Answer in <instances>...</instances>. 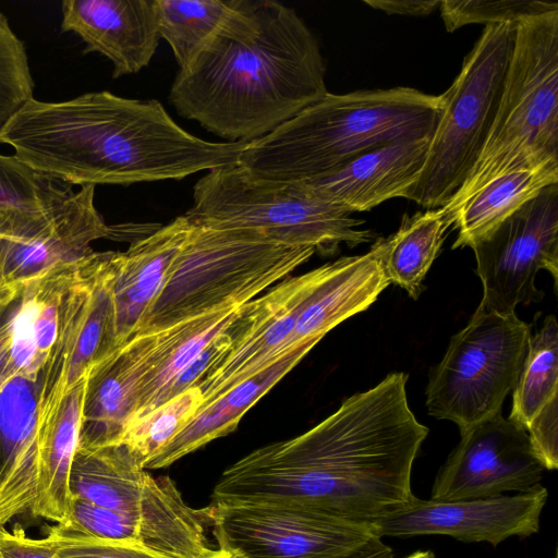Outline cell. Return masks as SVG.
Segmentation results:
<instances>
[{
	"label": "cell",
	"instance_id": "f35d334b",
	"mask_svg": "<svg viewBox=\"0 0 558 558\" xmlns=\"http://www.w3.org/2000/svg\"><path fill=\"white\" fill-rule=\"evenodd\" d=\"M21 289L11 282L4 270L3 251L0 243V318L8 313L20 295Z\"/></svg>",
	"mask_w": 558,
	"mask_h": 558
},
{
	"label": "cell",
	"instance_id": "e575fe53",
	"mask_svg": "<svg viewBox=\"0 0 558 558\" xmlns=\"http://www.w3.org/2000/svg\"><path fill=\"white\" fill-rule=\"evenodd\" d=\"M62 524L95 537L154 546L151 532L138 521L74 496L70 497L68 519Z\"/></svg>",
	"mask_w": 558,
	"mask_h": 558
},
{
	"label": "cell",
	"instance_id": "5b68a950",
	"mask_svg": "<svg viewBox=\"0 0 558 558\" xmlns=\"http://www.w3.org/2000/svg\"><path fill=\"white\" fill-rule=\"evenodd\" d=\"M193 222V221H192ZM254 229H193L136 336L239 307L288 277L315 253Z\"/></svg>",
	"mask_w": 558,
	"mask_h": 558
},
{
	"label": "cell",
	"instance_id": "277c9868",
	"mask_svg": "<svg viewBox=\"0 0 558 558\" xmlns=\"http://www.w3.org/2000/svg\"><path fill=\"white\" fill-rule=\"evenodd\" d=\"M441 109V95L411 87L328 93L248 142L236 165L259 180L312 182L387 145L432 137Z\"/></svg>",
	"mask_w": 558,
	"mask_h": 558
},
{
	"label": "cell",
	"instance_id": "1f68e13d",
	"mask_svg": "<svg viewBox=\"0 0 558 558\" xmlns=\"http://www.w3.org/2000/svg\"><path fill=\"white\" fill-rule=\"evenodd\" d=\"M71 191V185L37 173L14 155L0 154V219L43 213Z\"/></svg>",
	"mask_w": 558,
	"mask_h": 558
},
{
	"label": "cell",
	"instance_id": "cb8c5ba5",
	"mask_svg": "<svg viewBox=\"0 0 558 558\" xmlns=\"http://www.w3.org/2000/svg\"><path fill=\"white\" fill-rule=\"evenodd\" d=\"M256 7L257 0H155L158 34L185 72L217 39L252 36Z\"/></svg>",
	"mask_w": 558,
	"mask_h": 558
},
{
	"label": "cell",
	"instance_id": "52a82bcc",
	"mask_svg": "<svg viewBox=\"0 0 558 558\" xmlns=\"http://www.w3.org/2000/svg\"><path fill=\"white\" fill-rule=\"evenodd\" d=\"M184 215L201 226L260 230L323 255L333 254L341 243L354 247L376 240L374 231L361 228L364 220L320 199L307 184L255 179L238 165L202 177Z\"/></svg>",
	"mask_w": 558,
	"mask_h": 558
},
{
	"label": "cell",
	"instance_id": "603a6c76",
	"mask_svg": "<svg viewBox=\"0 0 558 558\" xmlns=\"http://www.w3.org/2000/svg\"><path fill=\"white\" fill-rule=\"evenodd\" d=\"M239 308L206 314L160 331L142 335L145 337L143 377L136 410L130 424L173 398L174 389L190 365L228 328Z\"/></svg>",
	"mask_w": 558,
	"mask_h": 558
},
{
	"label": "cell",
	"instance_id": "d6a6232c",
	"mask_svg": "<svg viewBox=\"0 0 558 558\" xmlns=\"http://www.w3.org/2000/svg\"><path fill=\"white\" fill-rule=\"evenodd\" d=\"M558 10L557 2L534 0H442L439 11L448 32L468 24H518L529 17Z\"/></svg>",
	"mask_w": 558,
	"mask_h": 558
},
{
	"label": "cell",
	"instance_id": "83f0119b",
	"mask_svg": "<svg viewBox=\"0 0 558 558\" xmlns=\"http://www.w3.org/2000/svg\"><path fill=\"white\" fill-rule=\"evenodd\" d=\"M558 183V163L515 170L492 179L458 209L452 248L473 246L546 186Z\"/></svg>",
	"mask_w": 558,
	"mask_h": 558
},
{
	"label": "cell",
	"instance_id": "d590c367",
	"mask_svg": "<svg viewBox=\"0 0 558 558\" xmlns=\"http://www.w3.org/2000/svg\"><path fill=\"white\" fill-rule=\"evenodd\" d=\"M532 449L545 470L558 468V395L532 418L526 428Z\"/></svg>",
	"mask_w": 558,
	"mask_h": 558
},
{
	"label": "cell",
	"instance_id": "f6af8a7d",
	"mask_svg": "<svg viewBox=\"0 0 558 558\" xmlns=\"http://www.w3.org/2000/svg\"><path fill=\"white\" fill-rule=\"evenodd\" d=\"M2 386H3V385H1V384H0V389H1V387H2Z\"/></svg>",
	"mask_w": 558,
	"mask_h": 558
},
{
	"label": "cell",
	"instance_id": "7bdbcfd3",
	"mask_svg": "<svg viewBox=\"0 0 558 558\" xmlns=\"http://www.w3.org/2000/svg\"><path fill=\"white\" fill-rule=\"evenodd\" d=\"M405 558H434V554L429 550L415 551Z\"/></svg>",
	"mask_w": 558,
	"mask_h": 558
},
{
	"label": "cell",
	"instance_id": "f546056e",
	"mask_svg": "<svg viewBox=\"0 0 558 558\" xmlns=\"http://www.w3.org/2000/svg\"><path fill=\"white\" fill-rule=\"evenodd\" d=\"M557 395L558 325L555 316L549 315L529 338L508 420L526 432L532 418Z\"/></svg>",
	"mask_w": 558,
	"mask_h": 558
},
{
	"label": "cell",
	"instance_id": "74e56055",
	"mask_svg": "<svg viewBox=\"0 0 558 558\" xmlns=\"http://www.w3.org/2000/svg\"><path fill=\"white\" fill-rule=\"evenodd\" d=\"M364 3L387 14L424 16L439 9L440 0H365Z\"/></svg>",
	"mask_w": 558,
	"mask_h": 558
},
{
	"label": "cell",
	"instance_id": "9c48e42d",
	"mask_svg": "<svg viewBox=\"0 0 558 558\" xmlns=\"http://www.w3.org/2000/svg\"><path fill=\"white\" fill-rule=\"evenodd\" d=\"M530 336L531 326L515 313L500 315L480 303L429 372L428 414L456 423L461 432L501 412L520 376Z\"/></svg>",
	"mask_w": 558,
	"mask_h": 558
},
{
	"label": "cell",
	"instance_id": "ab89813d",
	"mask_svg": "<svg viewBox=\"0 0 558 558\" xmlns=\"http://www.w3.org/2000/svg\"><path fill=\"white\" fill-rule=\"evenodd\" d=\"M12 313L8 318L0 323V368L5 362L12 343Z\"/></svg>",
	"mask_w": 558,
	"mask_h": 558
},
{
	"label": "cell",
	"instance_id": "8992f818",
	"mask_svg": "<svg viewBox=\"0 0 558 558\" xmlns=\"http://www.w3.org/2000/svg\"><path fill=\"white\" fill-rule=\"evenodd\" d=\"M549 162L558 163V10L517 24L485 145L464 183L440 209L452 226L462 204L492 179Z\"/></svg>",
	"mask_w": 558,
	"mask_h": 558
},
{
	"label": "cell",
	"instance_id": "9a60e30c",
	"mask_svg": "<svg viewBox=\"0 0 558 558\" xmlns=\"http://www.w3.org/2000/svg\"><path fill=\"white\" fill-rule=\"evenodd\" d=\"M323 270L322 265L300 276H288L240 306L227 328L231 338L229 349L197 385L203 404L299 350L291 348L294 325L303 301Z\"/></svg>",
	"mask_w": 558,
	"mask_h": 558
},
{
	"label": "cell",
	"instance_id": "8fae6325",
	"mask_svg": "<svg viewBox=\"0 0 558 558\" xmlns=\"http://www.w3.org/2000/svg\"><path fill=\"white\" fill-rule=\"evenodd\" d=\"M206 518L235 558H345L380 538L368 523L295 504L210 505Z\"/></svg>",
	"mask_w": 558,
	"mask_h": 558
},
{
	"label": "cell",
	"instance_id": "7c38bea8",
	"mask_svg": "<svg viewBox=\"0 0 558 558\" xmlns=\"http://www.w3.org/2000/svg\"><path fill=\"white\" fill-rule=\"evenodd\" d=\"M471 248L483 284L481 304L500 315L538 302L541 269L558 279V183L543 189Z\"/></svg>",
	"mask_w": 558,
	"mask_h": 558
},
{
	"label": "cell",
	"instance_id": "3957f363",
	"mask_svg": "<svg viewBox=\"0 0 558 558\" xmlns=\"http://www.w3.org/2000/svg\"><path fill=\"white\" fill-rule=\"evenodd\" d=\"M256 32L214 41L185 72L169 101L183 118L227 142H252L327 94L318 41L294 9L257 0Z\"/></svg>",
	"mask_w": 558,
	"mask_h": 558
},
{
	"label": "cell",
	"instance_id": "f1b7e54d",
	"mask_svg": "<svg viewBox=\"0 0 558 558\" xmlns=\"http://www.w3.org/2000/svg\"><path fill=\"white\" fill-rule=\"evenodd\" d=\"M450 225L440 208L403 216L399 229L378 238L375 250L389 283L403 288L414 300L422 292V280L446 238Z\"/></svg>",
	"mask_w": 558,
	"mask_h": 558
},
{
	"label": "cell",
	"instance_id": "d6986e66",
	"mask_svg": "<svg viewBox=\"0 0 558 558\" xmlns=\"http://www.w3.org/2000/svg\"><path fill=\"white\" fill-rule=\"evenodd\" d=\"M192 229V220L182 215L131 242L125 252H114L112 299L118 349L135 337Z\"/></svg>",
	"mask_w": 558,
	"mask_h": 558
},
{
	"label": "cell",
	"instance_id": "44dd1931",
	"mask_svg": "<svg viewBox=\"0 0 558 558\" xmlns=\"http://www.w3.org/2000/svg\"><path fill=\"white\" fill-rule=\"evenodd\" d=\"M430 138L387 145L305 184L320 199L347 211L369 210L385 201L404 196L424 168Z\"/></svg>",
	"mask_w": 558,
	"mask_h": 558
},
{
	"label": "cell",
	"instance_id": "e0dca14e",
	"mask_svg": "<svg viewBox=\"0 0 558 558\" xmlns=\"http://www.w3.org/2000/svg\"><path fill=\"white\" fill-rule=\"evenodd\" d=\"M95 185L71 191L50 207L23 236L0 240L4 270L21 290L41 274L72 264L93 252L92 242L110 239L108 226L95 206Z\"/></svg>",
	"mask_w": 558,
	"mask_h": 558
},
{
	"label": "cell",
	"instance_id": "4fadbf2b",
	"mask_svg": "<svg viewBox=\"0 0 558 558\" xmlns=\"http://www.w3.org/2000/svg\"><path fill=\"white\" fill-rule=\"evenodd\" d=\"M71 496L130 517L170 542L194 536L201 510L191 508L168 476L154 477L122 444L77 446L69 476Z\"/></svg>",
	"mask_w": 558,
	"mask_h": 558
},
{
	"label": "cell",
	"instance_id": "7402d4cb",
	"mask_svg": "<svg viewBox=\"0 0 558 558\" xmlns=\"http://www.w3.org/2000/svg\"><path fill=\"white\" fill-rule=\"evenodd\" d=\"M144 345L136 336L89 372L77 446L121 440L137 405Z\"/></svg>",
	"mask_w": 558,
	"mask_h": 558
},
{
	"label": "cell",
	"instance_id": "4316f807",
	"mask_svg": "<svg viewBox=\"0 0 558 558\" xmlns=\"http://www.w3.org/2000/svg\"><path fill=\"white\" fill-rule=\"evenodd\" d=\"M86 383L87 378L64 395L52 421L38 433L39 474L31 511L56 524L68 519L69 476L80 438Z\"/></svg>",
	"mask_w": 558,
	"mask_h": 558
},
{
	"label": "cell",
	"instance_id": "6da1fadb",
	"mask_svg": "<svg viewBox=\"0 0 558 558\" xmlns=\"http://www.w3.org/2000/svg\"><path fill=\"white\" fill-rule=\"evenodd\" d=\"M407 380L391 373L304 434L244 456L223 471L210 505L295 504L362 523L402 508L428 435L409 407Z\"/></svg>",
	"mask_w": 558,
	"mask_h": 558
},
{
	"label": "cell",
	"instance_id": "30bf717a",
	"mask_svg": "<svg viewBox=\"0 0 558 558\" xmlns=\"http://www.w3.org/2000/svg\"><path fill=\"white\" fill-rule=\"evenodd\" d=\"M114 252H92L72 264L60 299L54 344L37 381V429L64 395L118 350L112 299Z\"/></svg>",
	"mask_w": 558,
	"mask_h": 558
},
{
	"label": "cell",
	"instance_id": "836d02e7",
	"mask_svg": "<svg viewBox=\"0 0 558 558\" xmlns=\"http://www.w3.org/2000/svg\"><path fill=\"white\" fill-rule=\"evenodd\" d=\"M43 539L57 558H170L136 543L95 537L66 524L47 526Z\"/></svg>",
	"mask_w": 558,
	"mask_h": 558
},
{
	"label": "cell",
	"instance_id": "ffe728a7",
	"mask_svg": "<svg viewBox=\"0 0 558 558\" xmlns=\"http://www.w3.org/2000/svg\"><path fill=\"white\" fill-rule=\"evenodd\" d=\"M38 474L37 383L16 375L0 389V527L31 510Z\"/></svg>",
	"mask_w": 558,
	"mask_h": 558
},
{
	"label": "cell",
	"instance_id": "4dcf8cb0",
	"mask_svg": "<svg viewBox=\"0 0 558 558\" xmlns=\"http://www.w3.org/2000/svg\"><path fill=\"white\" fill-rule=\"evenodd\" d=\"M202 404L201 390L190 388L130 424L118 444L124 445L138 465L145 469L193 418Z\"/></svg>",
	"mask_w": 558,
	"mask_h": 558
},
{
	"label": "cell",
	"instance_id": "ee69618b",
	"mask_svg": "<svg viewBox=\"0 0 558 558\" xmlns=\"http://www.w3.org/2000/svg\"><path fill=\"white\" fill-rule=\"evenodd\" d=\"M0 558H7L0 549Z\"/></svg>",
	"mask_w": 558,
	"mask_h": 558
},
{
	"label": "cell",
	"instance_id": "60d3db41",
	"mask_svg": "<svg viewBox=\"0 0 558 558\" xmlns=\"http://www.w3.org/2000/svg\"><path fill=\"white\" fill-rule=\"evenodd\" d=\"M345 558H392V556L385 546L369 544Z\"/></svg>",
	"mask_w": 558,
	"mask_h": 558
},
{
	"label": "cell",
	"instance_id": "484cf974",
	"mask_svg": "<svg viewBox=\"0 0 558 558\" xmlns=\"http://www.w3.org/2000/svg\"><path fill=\"white\" fill-rule=\"evenodd\" d=\"M301 348L287 354L247 380L202 404L193 418L145 469L169 466L214 439L233 432L242 416L311 351Z\"/></svg>",
	"mask_w": 558,
	"mask_h": 558
},
{
	"label": "cell",
	"instance_id": "8d00e7d4",
	"mask_svg": "<svg viewBox=\"0 0 558 558\" xmlns=\"http://www.w3.org/2000/svg\"><path fill=\"white\" fill-rule=\"evenodd\" d=\"M0 549L7 558H57L43 538H33L16 526L0 527Z\"/></svg>",
	"mask_w": 558,
	"mask_h": 558
},
{
	"label": "cell",
	"instance_id": "b9f144b4",
	"mask_svg": "<svg viewBox=\"0 0 558 558\" xmlns=\"http://www.w3.org/2000/svg\"><path fill=\"white\" fill-rule=\"evenodd\" d=\"M203 558H235L221 548L214 549L210 554Z\"/></svg>",
	"mask_w": 558,
	"mask_h": 558
},
{
	"label": "cell",
	"instance_id": "ba28073f",
	"mask_svg": "<svg viewBox=\"0 0 558 558\" xmlns=\"http://www.w3.org/2000/svg\"><path fill=\"white\" fill-rule=\"evenodd\" d=\"M517 24L486 25L450 87L424 168L403 198L427 209L446 205L476 163L494 123Z\"/></svg>",
	"mask_w": 558,
	"mask_h": 558
},
{
	"label": "cell",
	"instance_id": "5bb4252c",
	"mask_svg": "<svg viewBox=\"0 0 558 558\" xmlns=\"http://www.w3.org/2000/svg\"><path fill=\"white\" fill-rule=\"evenodd\" d=\"M440 468L430 499L453 501L527 492L541 485L544 465L529 435L498 412L460 432Z\"/></svg>",
	"mask_w": 558,
	"mask_h": 558
},
{
	"label": "cell",
	"instance_id": "ac0fdd59",
	"mask_svg": "<svg viewBox=\"0 0 558 558\" xmlns=\"http://www.w3.org/2000/svg\"><path fill=\"white\" fill-rule=\"evenodd\" d=\"M61 11V32L77 35L85 53L111 61L113 78L140 72L156 52L155 0H64Z\"/></svg>",
	"mask_w": 558,
	"mask_h": 558
},
{
	"label": "cell",
	"instance_id": "2e32d148",
	"mask_svg": "<svg viewBox=\"0 0 558 558\" xmlns=\"http://www.w3.org/2000/svg\"><path fill=\"white\" fill-rule=\"evenodd\" d=\"M547 496L541 485L512 496L453 501L422 500L414 496L402 508L368 524L380 538L435 534L497 546L511 536L537 533Z\"/></svg>",
	"mask_w": 558,
	"mask_h": 558
},
{
	"label": "cell",
	"instance_id": "d4e9b609",
	"mask_svg": "<svg viewBox=\"0 0 558 558\" xmlns=\"http://www.w3.org/2000/svg\"><path fill=\"white\" fill-rule=\"evenodd\" d=\"M72 264L52 268L22 287L12 313L11 349L0 368L1 384L16 375L38 381L56 341L60 299Z\"/></svg>",
	"mask_w": 558,
	"mask_h": 558
},
{
	"label": "cell",
	"instance_id": "7a4b0ae2",
	"mask_svg": "<svg viewBox=\"0 0 558 558\" xmlns=\"http://www.w3.org/2000/svg\"><path fill=\"white\" fill-rule=\"evenodd\" d=\"M247 143L202 140L158 100L106 90L54 102L33 97L0 130V144L20 161L71 186L181 180L236 165Z\"/></svg>",
	"mask_w": 558,
	"mask_h": 558
}]
</instances>
